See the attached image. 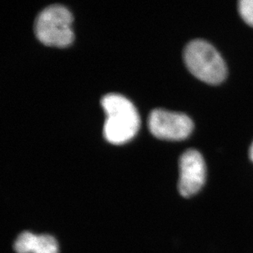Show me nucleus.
<instances>
[{"label":"nucleus","instance_id":"f257e3e1","mask_svg":"<svg viewBox=\"0 0 253 253\" xmlns=\"http://www.w3.org/2000/svg\"><path fill=\"white\" fill-rule=\"evenodd\" d=\"M106 113L103 135L113 143H122L131 139L139 128V118L133 103L120 93H109L101 98Z\"/></svg>","mask_w":253,"mask_h":253},{"label":"nucleus","instance_id":"f03ea898","mask_svg":"<svg viewBox=\"0 0 253 253\" xmlns=\"http://www.w3.org/2000/svg\"><path fill=\"white\" fill-rule=\"evenodd\" d=\"M184 60L189 72L208 84H220L226 78L225 61L208 41H190L184 50Z\"/></svg>","mask_w":253,"mask_h":253},{"label":"nucleus","instance_id":"7ed1b4c3","mask_svg":"<svg viewBox=\"0 0 253 253\" xmlns=\"http://www.w3.org/2000/svg\"><path fill=\"white\" fill-rule=\"evenodd\" d=\"M72 20V13L63 5H48L36 16L34 22L35 35L47 45H68L73 38Z\"/></svg>","mask_w":253,"mask_h":253},{"label":"nucleus","instance_id":"20e7f679","mask_svg":"<svg viewBox=\"0 0 253 253\" xmlns=\"http://www.w3.org/2000/svg\"><path fill=\"white\" fill-rule=\"evenodd\" d=\"M148 126L159 139L181 140L191 134L194 122L184 113L155 108L148 115Z\"/></svg>","mask_w":253,"mask_h":253},{"label":"nucleus","instance_id":"39448f33","mask_svg":"<svg viewBox=\"0 0 253 253\" xmlns=\"http://www.w3.org/2000/svg\"><path fill=\"white\" fill-rule=\"evenodd\" d=\"M178 189L184 198L196 194L206 180V165L203 156L195 149H188L179 158Z\"/></svg>","mask_w":253,"mask_h":253},{"label":"nucleus","instance_id":"423d86ee","mask_svg":"<svg viewBox=\"0 0 253 253\" xmlns=\"http://www.w3.org/2000/svg\"><path fill=\"white\" fill-rule=\"evenodd\" d=\"M58 247L53 236L48 234H41L36 236L32 253H57Z\"/></svg>","mask_w":253,"mask_h":253},{"label":"nucleus","instance_id":"0eeeda50","mask_svg":"<svg viewBox=\"0 0 253 253\" xmlns=\"http://www.w3.org/2000/svg\"><path fill=\"white\" fill-rule=\"evenodd\" d=\"M36 236L31 232L24 231L17 236L13 244V249L17 253H32Z\"/></svg>","mask_w":253,"mask_h":253},{"label":"nucleus","instance_id":"6e6552de","mask_svg":"<svg viewBox=\"0 0 253 253\" xmlns=\"http://www.w3.org/2000/svg\"><path fill=\"white\" fill-rule=\"evenodd\" d=\"M239 11L243 19L253 27V0L239 1Z\"/></svg>","mask_w":253,"mask_h":253},{"label":"nucleus","instance_id":"1a4fd4ad","mask_svg":"<svg viewBox=\"0 0 253 253\" xmlns=\"http://www.w3.org/2000/svg\"><path fill=\"white\" fill-rule=\"evenodd\" d=\"M249 155H250V158H251V160L253 162V143H252L250 150H249Z\"/></svg>","mask_w":253,"mask_h":253}]
</instances>
